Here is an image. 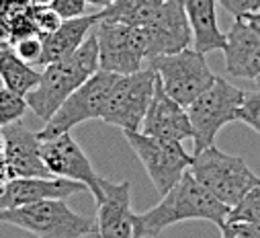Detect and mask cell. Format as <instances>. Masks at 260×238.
<instances>
[{
    "mask_svg": "<svg viewBox=\"0 0 260 238\" xmlns=\"http://www.w3.org/2000/svg\"><path fill=\"white\" fill-rule=\"evenodd\" d=\"M230 207L213 197L188 170L180 176V181L162 195V201L150 207L144 214H136L134 220V238H154L166 228L188 222L205 220L215 226H221L228 220Z\"/></svg>",
    "mask_w": 260,
    "mask_h": 238,
    "instance_id": "6da1fadb",
    "label": "cell"
},
{
    "mask_svg": "<svg viewBox=\"0 0 260 238\" xmlns=\"http://www.w3.org/2000/svg\"><path fill=\"white\" fill-rule=\"evenodd\" d=\"M96 72H99V43H96V35L92 33L84 39V43L76 51L43 66L37 86L25 97L27 107L45 124L61 107V103Z\"/></svg>",
    "mask_w": 260,
    "mask_h": 238,
    "instance_id": "7a4b0ae2",
    "label": "cell"
},
{
    "mask_svg": "<svg viewBox=\"0 0 260 238\" xmlns=\"http://www.w3.org/2000/svg\"><path fill=\"white\" fill-rule=\"evenodd\" d=\"M188 172L221 203L236 205L246 191L260 185V176L244 158L219 150L215 144L192 154Z\"/></svg>",
    "mask_w": 260,
    "mask_h": 238,
    "instance_id": "3957f363",
    "label": "cell"
},
{
    "mask_svg": "<svg viewBox=\"0 0 260 238\" xmlns=\"http://www.w3.org/2000/svg\"><path fill=\"white\" fill-rule=\"evenodd\" d=\"M0 224H11L37 238H86L96 228L94 218L76 214L66 199H43L0 210Z\"/></svg>",
    "mask_w": 260,
    "mask_h": 238,
    "instance_id": "277c9868",
    "label": "cell"
},
{
    "mask_svg": "<svg viewBox=\"0 0 260 238\" xmlns=\"http://www.w3.org/2000/svg\"><path fill=\"white\" fill-rule=\"evenodd\" d=\"M244 95L246 93L242 88L217 76L207 91H203L186 107L192 126V154L201 152L207 146H213L217 134L228 124L238 122V109L244 101Z\"/></svg>",
    "mask_w": 260,
    "mask_h": 238,
    "instance_id": "5b68a950",
    "label": "cell"
},
{
    "mask_svg": "<svg viewBox=\"0 0 260 238\" xmlns=\"http://www.w3.org/2000/svg\"><path fill=\"white\" fill-rule=\"evenodd\" d=\"M150 68L156 72L166 95L182 107H188L217 78L207 64L205 53L190 47L176 53L152 57Z\"/></svg>",
    "mask_w": 260,
    "mask_h": 238,
    "instance_id": "8992f818",
    "label": "cell"
},
{
    "mask_svg": "<svg viewBox=\"0 0 260 238\" xmlns=\"http://www.w3.org/2000/svg\"><path fill=\"white\" fill-rule=\"evenodd\" d=\"M156 72L142 68L134 74H119L113 82L101 122L123 132H140L144 115L154 95Z\"/></svg>",
    "mask_w": 260,
    "mask_h": 238,
    "instance_id": "52a82bcc",
    "label": "cell"
},
{
    "mask_svg": "<svg viewBox=\"0 0 260 238\" xmlns=\"http://www.w3.org/2000/svg\"><path fill=\"white\" fill-rule=\"evenodd\" d=\"M129 148L142 160L152 185L160 195H166L188 170L192 154H186L182 142L154 138L144 132H123Z\"/></svg>",
    "mask_w": 260,
    "mask_h": 238,
    "instance_id": "ba28073f",
    "label": "cell"
},
{
    "mask_svg": "<svg viewBox=\"0 0 260 238\" xmlns=\"http://www.w3.org/2000/svg\"><path fill=\"white\" fill-rule=\"evenodd\" d=\"M119 74L99 70L92 74L80 88H76L61 107L49 117V122L43 124V128L37 132L39 140L53 138L57 134L72 132L76 126L88 122V119H101L109 91Z\"/></svg>",
    "mask_w": 260,
    "mask_h": 238,
    "instance_id": "9c48e42d",
    "label": "cell"
},
{
    "mask_svg": "<svg viewBox=\"0 0 260 238\" xmlns=\"http://www.w3.org/2000/svg\"><path fill=\"white\" fill-rule=\"evenodd\" d=\"M94 35L99 43V70L115 74H134L142 70L144 60L148 57V43L142 27L99 21Z\"/></svg>",
    "mask_w": 260,
    "mask_h": 238,
    "instance_id": "30bf717a",
    "label": "cell"
},
{
    "mask_svg": "<svg viewBox=\"0 0 260 238\" xmlns=\"http://www.w3.org/2000/svg\"><path fill=\"white\" fill-rule=\"evenodd\" d=\"M41 158L49 174L78 181L86 185V189L94 195L96 203L103 199L101 176L94 172L88 156L84 154L80 144L70 136V132L41 140Z\"/></svg>",
    "mask_w": 260,
    "mask_h": 238,
    "instance_id": "8fae6325",
    "label": "cell"
},
{
    "mask_svg": "<svg viewBox=\"0 0 260 238\" xmlns=\"http://www.w3.org/2000/svg\"><path fill=\"white\" fill-rule=\"evenodd\" d=\"M142 29L148 43V60L182 51L192 43L184 0H166L152 21Z\"/></svg>",
    "mask_w": 260,
    "mask_h": 238,
    "instance_id": "7c38bea8",
    "label": "cell"
},
{
    "mask_svg": "<svg viewBox=\"0 0 260 238\" xmlns=\"http://www.w3.org/2000/svg\"><path fill=\"white\" fill-rule=\"evenodd\" d=\"M0 138H3V154L9 178L53 176L41 158V140L37 132L25 128L23 122H15L0 132Z\"/></svg>",
    "mask_w": 260,
    "mask_h": 238,
    "instance_id": "4fadbf2b",
    "label": "cell"
},
{
    "mask_svg": "<svg viewBox=\"0 0 260 238\" xmlns=\"http://www.w3.org/2000/svg\"><path fill=\"white\" fill-rule=\"evenodd\" d=\"M101 189L103 199L94 218L101 238H134L136 214L132 212V183H113L101 176Z\"/></svg>",
    "mask_w": 260,
    "mask_h": 238,
    "instance_id": "5bb4252c",
    "label": "cell"
},
{
    "mask_svg": "<svg viewBox=\"0 0 260 238\" xmlns=\"http://www.w3.org/2000/svg\"><path fill=\"white\" fill-rule=\"evenodd\" d=\"M140 132L154 136V138L176 140V142L192 140V126H190L186 107H182L180 103H176L172 97L166 95L158 76H156L154 95L144 115Z\"/></svg>",
    "mask_w": 260,
    "mask_h": 238,
    "instance_id": "9a60e30c",
    "label": "cell"
},
{
    "mask_svg": "<svg viewBox=\"0 0 260 238\" xmlns=\"http://www.w3.org/2000/svg\"><path fill=\"white\" fill-rule=\"evenodd\" d=\"M86 191V185L63 176H19L9 178L0 193V210H11L43 199H68Z\"/></svg>",
    "mask_w": 260,
    "mask_h": 238,
    "instance_id": "2e32d148",
    "label": "cell"
},
{
    "mask_svg": "<svg viewBox=\"0 0 260 238\" xmlns=\"http://www.w3.org/2000/svg\"><path fill=\"white\" fill-rule=\"evenodd\" d=\"M225 72L254 80L260 74V27L248 19H236L225 33Z\"/></svg>",
    "mask_w": 260,
    "mask_h": 238,
    "instance_id": "e0dca14e",
    "label": "cell"
},
{
    "mask_svg": "<svg viewBox=\"0 0 260 238\" xmlns=\"http://www.w3.org/2000/svg\"><path fill=\"white\" fill-rule=\"evenodd\" d=\"M96 23H99V11L94 15H82L76 19L61 21V25L53 33L41 37L43 51L39 57V66H47L49 62H55V60L76 51L84 43V39L90 35L92 25Z\"/></svg>",
    "mask_w": 260,
    "mask_h": 238,
    "instance_id": "ac0fdd59",
    "label": "cell"
},
{
    "mask_svg": "<svg viewBox=\"0 0 260 238\" xmlns=\"http://www.w3.org/2000/svg\"><path fill=\"white\" fill-rule=\"evenodd\" d=\"M184 11L192 31L194 49L201 53L223 51L225 33L217 25L215 0H184Z\"/></svg>",
    "mask_w": 260,
    "mask_h": 238,
    "instance_id": "d6986e66",
    "label": "cell"
},
{
    "mask_svg": "<svg viewBox=\"0 0 260 238\" xmlns=\"http://www.w3.org/2000/svg\"><path fill=\"white\" fill-rule=\"evenodd\" d=\"M39 78L41 72H37L31 64L23 62L11 45H0V80H3L5 88L27 97L37 86Z\"/></svg>",
    "mask_w": 260,
    "mask_h": 238,
    "instance_id": "ffe728a7",
    "label": "cell"
},
{
    "mask_svg": "<svg viewBox=\"0 0 260 238\" xmlns=\"http://www.w3.org/2000/svg\"><path fill=\"white\" fill-rule=\"evenodd\" d=\"M166 0H115L111 7L99 11V21L144 27L152 21Z\"/></svg>",
    "mask_w": 260,
    "mask_h": 238,
    "instance_id": "44dd1931",
    "label": "cell"
},
{
    "mask_svg": "<svg viewBox=\"0 0 260 238\" xmlns=\"http://www.w3.org/2000/svg\"><path fill=\"white\" fill-rule=\"evenodd\" d=\"M27 109L29 107H27L25 97H21L9 88H0V132L15 122H21Z\"/></svg>",
    "mask_w": 260,
    "mask_h": 238,
    "instance_id": "7402d4cb",
    "label": "cell"
},
{
    "mask_svg": "<svg viewBox=\"0 0 260 238\" xmlns=\"http://www.w3.org/2000/svg\"><path fill=\"white\" fill-rule=\"evenodd\" d=\"M228 220L232 222H258L260 220V185H254L242 199L230 207Z\"/></svg>",
    "mask_w": 260,
    "mask_h": 238,
    "instance_id": "603a6c76",
    "label": "cell"
},
{
    "mask_svg": "<svg viewBox=\"0 0 260 238\" xmlns=\"http://www.w3.org/2000/svg\"><path fill=\"white\" fill-rule=\"evenodd\" d=\"M29 17H31V23L39 37L53 33L61 25V17L51 7H31L29 5Z\"/></svg>",
    "mask_w": 260,
    "mask_h": 238,
    "instance_id": "cb8c5ba5",
    "label": "cell"
},
{
    "mask_svg": "<svg viewBox=\"0 0 260 238\" xmlns=\"http://www.w3.org/2000/svg\"><path fill=\"white\" fill-rule=\"evenodd\" d=\"M238 122L260 134V93H246L238 109Z\"/></svg>",
    "mask_w": 260,
    "mask_h": 238,
    "instance_id": "d4e9b609",
    "label": "cell"
},
{
    "mask_svg": "<svg viewBox=\"0 0 260 238\" xmlns=\"http://www.w3.org/2000/svg\"><path fill=\"white\" fill-rule=\"evenodd\" d=\"M15 49V53L23 60V62L31 64V66H39V57L43 51V43L39 35H31V37H23L17 43L11 45Z\"/></svg>",
    "mask_w": 260,
    "mask_h": 238,
    "instance_id": "484cf974",
    "label": "cell"
},
{
    "mask_svg": "<svg viewBox=\"0 0 260 238\" xmlns=\"http://www.w3.org/2000/svg\"><path fill=\"white\" fill-rule=\"evenodd\" d=\"M221 238H260L254 222H232L225 220L221 226Z\"/></svg>",
    "mask_w": 260,
    "mask_h": 238,
    "instance_id": "4316f807",
    "label": "cell"
},
{
    "mask_svg": "<svg viewBox=\"0 0 260 238\" xmlns=\"http://www.w3.org/2000/svg\"><path fill=\"white\" fill-rule=\"evenodd\" d=\"M49 7L61 17V21H68V19L82 17L88 3L86 0H51Z\"/></svg>",
    "mask_w": 260,
    "mask_h": 238,
    "instance_id": "83f0119b",
    "label": "cell"
},
{
    "mask_svg": "<svg viewBox=\"0 0 260 238\" xmlns=\"http://www.w3.org/2000/svg\"><path fill=\"white\" fill-rule=\"evenodd\" d=\"M217 3L236 19H244L260 11V0H217Z\"/></svg>",
    "mask_w": 260,
    "mask_h": 238,
    "instance_id": "f1b7e54d",
    "label": "cell"
},
{
    "mask_svg": "<svg viewBox=\"0 0 260 238\" xmlns=\"http://www.w3.org/2000/svg\"><path fill=\"white\" fill-rule=\"evenodd\" d=\"M29 9L27 0H0V21L13 19Z\"/></svg>",
    "mask_w": 260,
    "mask_h": 238,
    "instance_id": "f546056e",
    "label": "cell"
},
{
    "mask_svg": "<svg viewBox=\"0 0 260 238\" xmlns=\"http://www.w3.org/2000/svg\"><path fill=\"white\" fill-rule=\"evenodd\" d=\"M86 3L90 5V7H96L99 11H103V9H107V7H111L115 0H86Z\"/></svg>",
    "mask_w": 260,
    "mask_h": 238,
    "instance_id": "4dcf8cb0",
    "label": "cell"
},
{
    "mask_svg": "<svg viewBox=\"0 0 260 238\" xmlns=\"http://www.w3.org/2000/svg\"><path fill=\"white\" fill-rule=\"evenodd\" d=\"M27 3H29L31 7H49L51 0H27Z\"/></svg>",
    "mask_w": 260,
    "mask_h": 238,
    "instance_id": "1f68e13d",
    "label": "cell"
},
{
    "mask_svg": "<svg viewBox=\"0 0 260 238\" xmlns=\"http://www.w3.org/2000/svg\"><path fill=\"white\" fill-rule=\"evenodd\" d=\"M244 19H248V21H252L254 25H258V27H260V11H258V13H252V15H248V17H244Z\"/></svg>",
    "mask_w": 260,
    "mask_h": 238,
    "instance_id": "d6a6232c",
    "label": "cell"
},
{
    "mask_svg": "<svg viewBox=\"0 0 260 238\" xmlns=\"http://www.w3.org/2000/svg\"><path fill=\"white\" fill-rule=\"evenodd\" d=\"M86 238H101V234H99V232H96V228H94V230H90V232L86 234Z\"/></svg>",
    "mask_w": 260,
    "mask_h": 238,
    "instance_id": "836d02e7",
    "label": "cell"
},
{
    "mask_svg": "<svg viewBox=\"0 0 260 238\" xmlns=\"http://www.w3.org/2000/svg\"><path fill=\"white\" fill-rule=\"evenodd\" d=\"M254 82H256V86H258V88H260V74H258V76H256V78H254Z\"/></svg>",
    "mask_w": 260,
    "mask_h": 238,
    "instance_id": "e575fe53",
    "label": "cell"
},
{
    "mask_svg": "<svg viewBox=\"0 0 260 238\" xmlns=\"http://www.w3.org/2000/svg\"><path fill=\"white\" fill-rule=\"evenodd\" d=\"M254 224H256V228H258V234H260V220H258V222H254Z\"/></svg>",
    "mask_w": 260,
    "mask_h": 238,
    "instance_id": "d590c367",
    "label": "cell"
}]
</instances>
